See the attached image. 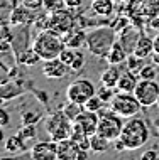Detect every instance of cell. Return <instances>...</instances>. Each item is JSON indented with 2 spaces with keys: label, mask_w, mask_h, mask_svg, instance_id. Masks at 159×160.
<instances>
[{
  "label": "cell",
  "mask_w": 159,
  "mask_h": 160,
  "mask_svg": "<svg viewBox=\"0 0 159 160\" xmlns=\"http://www.w3.org/2000/svg\"><path fill=\"white\" fill-rule=\"evenodd\" d=\"M149 138H151V132H149L147 123L139 116H132V118H127L119 140L124 143L125 150L135 152L147 143Z\"/></svg>",
  "instance_id": "1"
},
{
  "label": "cell",
  "mask_w": 159,
  "mask_h": 160,
  "mask_svg": "<svg viewBox=\"0 0 159 160\" xmlns=\"http://www.w3.org/2000/svg\"><path fill=\"white\" fill-rule=\"evenodd\" d=\"M32 47L41 56L42 61H49V59L59 58L61 51L66 47V42H64L63 34L56 32L54 29H46V31H41L36 36Z\"/></svg>",
  "instance_id": "2"
},
{
  "label": "cell",
  "mask_w": 159,
  "mask_h": 160,
  "mask_svg": "<svg viewBox=\"0 0 159 160\" xmlns=\"http://www.w3.org/2000/svg\"><path fill=\"white\" fill-rule=\"evenodd\" d=\"M117 41V32L112 27H97L87 34V47L97 58H105Z\"/></svg>",
  "instance_id": "3"
},
{
  "label": "cell",
  "mask_w": 159,
  "mask_h": 160,
  "mask_svg": "<svg viewBox=\"0 0 159 160\" xmlns=\"http://www.w3.org/2000/svg\"><path fill=\"white\" fill-rule=\"evenodd\" d=\"M98 115H100V120H98V128H97V133L105 138H109V140L115 142L119 140L120 135H122V130H124V123L122 122V116L117 115L114 110H105V106L102 108L100 111H98Z\"/></svg>",
  "instance_id": "4"
},
{
  "label": "cell",
  "mask_w": 159,
  "mask_h": 160,
  "mask_svg": "<svg viewBox=\"0 0 159 160\" xmlns=\"http://www.w3.org/2000/svg\"><path fill=\"white\" fill-rule=\"evenodd\" d=\"M73 125H75V122L68 118V115L63 110H59L48 116V120H46V132H48L51 140L61 142L64 138L71 137Z\"/></svg>",
  "instance_id": "5"
},
{
  "label": "cell",
  "mask_w": 159,
  "mask_h": 160,
  "mask_svg": "<svg viewBox=\"0 0 159 160\" xmlns=\"http://www.w3.org/2000/svg\"><path fill=\"white\" fill-rule=\"evenodd\" d=\"M109 106L117 115H120L122 118H125V120L132 118V116H137L139 111L144 108L134 93H125V91H119L114 96V99L109 103Z\"/></svg>",
  "instance_id": "6"
},
{
  "label": "cell",
  "mask_w": 159,
  "mask_h": 160,
  "mask_svg": "<svg viewBox=\"0 0 159 160\" xmlns=\"http://www.w3.org/2000/svg\"><path fill=\"white\" fill-rule=\"evenodd\" d=\"M64 94H66L68 101H75V103H80V105H85L90 98L97 94V86L88 78H81V79H76L68 84Z\"/></svg>",
  "instance_id": "7"
},
{
  "label": "cell",
  "mask_w": 159,
  "mask_h": 160,
  "mask_svg": "<svg viewBox=\"0 0 159 160\" xmlns=\"http://www.w3.org/2000/svg\"><path fill=\"white\" fill-rule=\"evenodd\" d=\"M134 94L144 108L154 106L159 98V83L154 79H139L134 89Z\"/></svg>",
  "instance_id": "8"
},
{
  "label": "cell",
  "mask_w": 159,
  "mask_h": 160,
  "mask_svg": "<svg viewBox=\"0 0 159 160\" xmlns=\"http://www.w3.org/2000/svg\"><path fill=\"white\" fill-rule=\"evenodd\" d=\"M88 158V150L80 148L71 138L58 142V160H85Z\"/></svg>",
  "instance_id": "9"
},
{
  "label": "cell",
  "mask_w": 159,
  "mask_h": 160,
  "mask_svg": "<svg viewBox=\"0 0 159 160\" xmlns=\"http://www.w3.org/2000/svg\"><path fill=\"white\" fill-rule=\"evenodd\" d=\"M54 29L56 32L66 36L70 31L75 29V19H73V14L70 12V8H63V10L58 12H51V27Z\"/></svg>",
  "instance_id": "10"
},
{
  "label": "cell",
  "mask_w": 159,
  "mask_h": 160,
  "mask_svg": "<svg viewBox=\"0 0 159 160\" xmlns=\"http://www.w3.org/2000/svg\"><path fill=\"white\" fill-rule=\"evenodd\" d=\"M32 160H58V142L54 140H42L37 142L31 148Z\"/></svg>",
  "instance_id": "11"
},
{
  "label": "cell",
  "mask_w": 159,
  "mask_h": 160,
  "mask_svg": "<svg viewBox=\"0 0 159 160\" xmlns=\"http://www.w3.org/2000/svg\"><path fill=\"white\" fill-rule=\"evenodd\" d=\"M42 74L48 79H63L71 72V68L64 64L59 58L49 59V61H42Z\"/></svg>",
  "instance_id": "12"
},
{
  "label": "cell",
  "mask_w": 159,
  "mask_h": 160,
  "mask_svg": "<svg viewBox=\"0 0 159 160\" xmlns=\"http://www.w3.org/2000/svg\"><path fill=\"white\" fill-rule=\"evenodd\" d=\"M98 120H100V115H98L97 111H90V110H87V108H85V110L78 115V118L75 120V123H78L80 127L83 128L90 137H92L93 133H97Z\"/></svg>",
  "instance_id": "13"
},
{
  "label": "cell",
  "mask_w": 159,
  "mask_h": 160,
  "mask_svg": "<svg viewBox=\"0 0 159 160\" xmlns=\"http://www.w3.org/2000/svg\"><path fill=\"white\" fill-rule=\"evenodd\" d=\"M127 58H129V51L124 47V44L120 41H115V44L112 46V49L103 59L112 66H120V64L127 62Z\"/></svg>",
  "instance_id": "14"
},
{
  "label": "cell",
  "mask_w": 159,
  "mask_h": 160,
  "mask_svg": "<svg viewBox=\"0 0 159 160\" xmlns=\"http://www.w3.org/2000/svg\"><path fill=\"white\" fill-rule=\"evenodd\" d=\"M10 25L12 27H22V25L29 24L32 20V10H29L25 5H19V7H14L10 12Z\"/></svg>",
  "instance_id": "15"
},
{
  "label": "cell",
  "mask_w": 159,
  "mask_h": 160,
  "mask_svg": "<svg viewBox=\"0 0 159 160\" xmlns=\"http://www.w3.org/2000/svg\"><path fill=\"white\" fill-rule=\"evenodd\" d=\"M137 83H139V79H137V76L130 71V69L129 68L122 69L120 78H119V83H117V89L119 91H125V93H134Z\"/></svg>",
  "instance_id": "16"
},
{
  "label": "cell",
  "mask_w": 159,
  "mask_h": 160,
  "mask_svg": "<svg viewBox=\"0 0 159 160\" xmlns=\"http://www.w3.org/2000/svg\"><path fill=\"white\" fill-rule=\"evenodd\" d=\"M152 52H154V39L147 37V36H140L132 54H135L137 58L147 59L149 56H152Z\"/></svg>",
  "instance_id": "17"
},
{
  "label": "cell",
  "mask_w": 159,
  "mask_h": 160,
  "mask_svg": "<svg viewBox=\"0 0 159 160\" xmlns=\"http://www.w3.org/2000/svg\"><path fill=\"white\" fill-rule=\"evenodd\" d=\"M15 59H17V62H19L20 66H36V64H39L42 61L41 56L36 52L34 47H27V49L17 52Z\"/></svg>",
  "instance_id": "18"
},
{
  "label": "cell",
  "mask_w": 159,
  "mask_h": 160,
  "mask_svg": "<svg viewBox=\"0 0 159 160\" xmlns=\"http://www.w3.org/2000/svg\"><path fill=\"white\" fill-rule=\"evenodd\" d=\"M64 42H66V47L80 49L81 46H87V32H83L81 29H73L64 36Z\"/></svg>",
  "instance_id": "19"
},
{
  "label": "cell",
  "mask_w": 159,
  "mask_h": 160,
  "mask_svg": "<svg viewBox=\"0 0 159 160\" xmlns=\"http://www.w3.org/2000/svg\"><path fill=\"white\" fill-rule=\"evenodd\" d=\"M120 72H122V69H120L119 66H112V64H109V68H107L100 76V83L105 84V86H110V88H117Z\"/></svg>",
  "instance_id": "20"
},
{
  "label": "cell",
  "mask_w": 159,
  "mask_h": 160,
  "mask_svg": "<svg viewBox=\"0 0 159 160\" xmlns=\"http://www.w3.org/2000/svg\"><path fill=\"white\" fill-rule=\"evenodd\" d=\"M71 140L75 142L76 145L80 147V148H83V150H90V135L87 132H85L83 128L80 127L78 123H75L73 125V130H71Z\"/></svg>",
  "instance_id": "21"
},
{
  "label": "cell",
  "mask_w": 159,
  "mask_h": 160,
  "mask_svg": "<svg viewBox=\"0 0 159 160\" xmlns=\"http://www.w3.org/2000/svg\"><path fill=\"white\" fill-rule=\"evenodd\" d=\"M109 148H112V140L98 135V133H93V135L90 137V150H92V152L105 153V152H109Z\"/></svg>",
  "instance_id": "22"
},
{
  "label": "cell",
  "mask_w": 159,
  "mask_h": 160,
  "mask_svg": "<svg viewBox=\"0 0 159 160\" xmlns=\"http://www.w3.org/2000/svg\"><path fill=\"white\" fill-rule=\"evenodd\" d=\"M114 7H115L114 0H92V10L95 15L110 17L114 14Z\"/></svg>",
  "instance_id": "23"
},
{
  "label": "cell",
  "mask_w": 159,
  "mask_h": 160,
  "mask_svg": "<svg viewBox=\"0 0 159 160\" xmlns=\"http://www.w3.org/2000/svg\"><path fill=\"white\" fill-rule=\"evenodd\" d=\"M5 150L8 153H14V155L15 153H22L25 150V142L15 133V135L8 137L5 140Z\"/></svg>",
  "instance_id": "24"
},
{
  "label": "cell",
  "mask_w": 159,
  "mask_h": 160,
  "mask_svg": "<svg viewBox=\"0 0 159 160\" xmlns=\"http://www.w3.org/2000/svg\"><path fill=\"white\" fill-rule=\"evenodd\" d=\"M19 94H22V88H19L17 84L14 83H3L2 88H0V98H2V103L8 101V99L19 96Z\"/></svg>",
  "instance_id": "25"
},
{
  "label": "cell",
  "mask_w": 159,
  "mask_h": 160,
  "mask_svg": "<svg viewBox=\"0 0 159 160\" xmlns=\"http://www.w3.org/2000/svg\"><path fill=\"white\" fill-rule=\"evenodd\" d=\"M83 110H85V105H80V103H75V101H68L66 105L63 106V111L68 115V118L73 120V122L78 118V115H80Z\"/></svg>",
  "instance_id": "26"
},
{
  "label": "cell",
  "mask_w": 159,
  "mask_h": 160,
  "mask_svg": "<svg viewBox=\"0 0 159 160\" xmlns=\"http://www.w3.org/2000/svg\"><path fill=\"white\" fill-rule=\"evenodd\" d=\"M130 25H132V20L129 19L127 15H124V17H122V15H119L117 19H115L114 22L110 24V27L114 29V31L117 32V36H119V34H122L124 31H125V29L130 27Z\"/></svg>",
  "instance_id": "27"
},
{
  "label": "cell",
  "mask_w": 159,
  "mask_h": 160,
  "mask_svg": "<svg viewBox=\"0 0 159 160\" xmlns=\"http://www.w3.org/2000/svg\"><path fill=\"white\" fill-rule=\"evenodd\" d=\"M17 135H19L22 140L27 143L29 140H34L37 135V132H36V125H22L19 130H17Z\"/></svg>",
  "instance_id": "28"
},
{
  "label": "cell",
  "mask_w": 159,
  "mask_h": 160,
  "mask_svg": "<svg viewBox=\"0 0 159 160\" xmlns=\"http://www.w3.org/2000/svg\"><path fill=\"white\" fill-rule=\"evenodd\" d=\"M34 27L39 29V31H46V29H49L51 27V12L46 10L42 15L36 17V19H34Z\"/></svg>",
  "instance_id": "29"
},
{
  "label": "cell",
  "mask_w": 159,
  "mask_h": 160,
  "mask_svg": "<svg viewBox=\"0 0 159 160\" xmlns=\"http://www.w3.org/2000/svg\"><path fill=\"white\" fill-rule=\"evenodd\" d=\"M114 89H115V88H110V86H105V84L100 83V86L97 88V94H98V96H100L102 99H103L105 103H110L112 99H114V96L117 94V93L114 91Z\"/></svg>",
  "instance_id": "30"
},
{
  "label": "cell",
  "mask_w": 159,
  "mask_h": 160,
  "mask_svg": "<svg viewBox=\"0 0 159 160\" xmlns=\"http://www.w3.org/2000/svg\"><path fill=\"white\" fill-rule=\"evenodd\" d=\"M137 76H139V79H154V78H156V66H154V62L152 64H144V66L139 69Z\"/></svg>",
  "instance_id": "31"
},
{
  "label": "cell",
  "mask_w": 159,
  "mask_h": 160,
  "mask_svg": "<svg viewBox=\"0 0 159 160\" xmlns=\"http://www.w3.org/2000/svg\"><path fill=\"white\" fill-rule=\"evenodd\" d=\"M103 106H105V101H103V99H102L100 96H98V94L92 96L87 103H85V108H87V110H90V111H97V113H98V111H100Z\"/></svg>",
  "instance_id": "32"
},
{
  "label": "cell",
  "mask_w": 159,
  "mask_h": 160,
  "mask_svg": "<svg viewBox=\"0 0 159 160\" xmlns=\"http://www.w3.org/2000/svg\"><path fill=\"white\" fill-rule=\"evenodd\" d=\"M20 118H22V125H36L37 122H41V113L27 110L20 115Z\"/></svg>",
  "instance_id": "33"
},
{
  "label": "cell",
  "mask_w": 159,
  "mask_h": 160,
  "mask_svg": "<svg viewBox=\"0 0 159 160\" xmlns=\"http://www.w3.org/2000/svg\"><path fill=\"white\" fill-rule=\"evenodd\" d=\"M76 51H78V49H73V47H64V49L61 51V54H59V59H61L64 64L71 66V62L75 61V58H76Z\"/></svg>",
  "instance_id": "34"
},
{
  "label": "cell",
  "mask_w": 159,
  "mask_h": 160,
  "mask_svg": "<svg viewBox=\"0 0 159 160\" xmlns=\"http://www.w3.org/2000/svg\"><path fill=\"white\" fill-rule=\"evenodd\" d=\"M44 8L48 12H58V10H63V8H68V7H66L64 0H44Z\"/></svg>",
  "instance_id": "35"
},
{
  "label": "cell",
  "mask_w": 159,
  "mask_h": 160,
  "mask_svg": "<svg viewBox=\"0 0 159 160\" xmlns=\"http://www.w3.org/2000/svg\"><path fill=\"white\" fill-rule=\"evenodd\" d=\"M71 72H80L81 69L85 68V54L81 52V51L78 49L76 51V58H75V61L71 62Z\"/></svg>",
  "instance_id": "36"
},
{
  "label": "cell",
  "mask_w": 159,
  "mask_h": 160,
  "mask_svg": "<svg viewBox=\"0 0 159 160\" xmlns=\"http://www.w3.org/2000/svg\"><path fill=\"white\" fill-rule=\"evenodd\" d=\"M142 61H144L142 58H137L135 54H132V52H130V56L127 58V64H129L127 68L130 69V71H135V69H140V68L144 66V64H142Z\"/></svg>",
  "instance_id": "37"
},
{
  "label": "cell",
  "mask_w": 159,
  "mask_h": 160,
  "mask_svg": "<svg viewBox=\"0 0 159 160\" xmlns=\"http://www.w3.org/2000/svg\"><path fill=\"white\" fill-rule=\"evenodd\" d=\"M22 5H25L29 10H41L44 8V0H22Z\"/></svg>",
  "instance_id": "38"
},
{
  "label": "cell",
  "mask_w": 159,
  "mask_h": 160,
  "mask_svg": "<svg viewBox=\"0 0 159 160\" xmlns=\"http://www.w3.org/2000/svg\"><path fill=\"white\" fill-rule=\"evenodd\" d=\"M10 123V116H8V111L5 108H0V125L2 127H7Z\"/></svg>",
  "instance_id": "39"
},
{
  "label": "cell",
  "mask_w": 159,
  "mask_h": 160,
  "mask_svg": "<svg viewBox=\"0 0 159 160\" xmlns=\"http://www.w3.org/2000/svg\"><path fill=\"white\" fill-rule=\"evenodd\" d=\"M159 157V153L156 150H146V152L140 155V160H156Z\"/></svg>",
  "instance_id": "40"
},
{
  "label": "cell",
  "mask_w": 159,
  "mask_h": 160,
  "mask_svg": "<svg viewBox=\"0 0 159 160\" xmlns=\"http://www.w3.org/2000/svg\"><path fill=\"white\" fill-rule=\"evenodd\" d=\"M64 2H66V7L70 10H76L81 7V0H64Z\"/></svg>",
  "instance_id": "41"
},
{
  "label": "cell",
  "mask_w": 159,
  "mask_h": 160,
  "mask_svg": "<svg viewBox=\"0 0 159 160\" xmlns=\"http://www.w3.org/2000/svg\"><path fill=\"white\" fill-rule=\"evenodd\" d=\"M154 52L159 54V34H157L156 37H154Z\"/></svg>",
  "instance_id": "42"
},
{
  "label": "cell",
  "mask_w": 159,
  "mask_h": 160,
  "mask_svg": "<svg viewBox=\"0 0 159 160\" xmlns=\"http://www.w3.org/2000/svg\"><path fill=\"white\" fill-rule=\"evenodd\" d=\"M114 2H124V0H114Z\"/></svg>",
  "instance_id": "43"
},
{
  "label": "cell",
  "mask_w": 159,
  "mask_h": 160,
  "mask_svg": "<svg viewBox=\"0 0 159 160\" xmlns=\"http://www.w3.org/2000/svg\"><path fill=\"white\" fill-rule=\"evenodd\" d=\"M156 106H159V98H157V103H156Z\"/></svg>",
  "instance_id": "44"
}]
</instances>
